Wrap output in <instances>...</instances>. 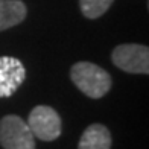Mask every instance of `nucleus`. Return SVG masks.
Returning <instances> with one entry per match:
<instances>
[{
  "instance_id": "obj_3",
  "label": "nucleus",
  "mask_w": 149,
  "mask_h": 149,
  "mask_svg": "<svg viewBox=\"0 0 149 149\" xmlns=\"http://www.w3.org/2000/svg\"><path fill=\"white\" fill-rule=\"evenodd\" d=\"M28 126L37 139L52 141L61 135V119L52 107L38 105L29 114Z\"/></svg>"
},
{
  "instance_id": "obj_2",
  "label": "nucleus",
  "mask_w": 149,
  "mask_h": 149,
  "mask_svg": "<svg viewBox=\"0 0 149 149\" xmlns=\"http://www.w3.org/2000/svg\"><path fill=\"white\" fill-rule=\"evenodd\" d=\"M0 145L3 149H35V140L22 117L5 116L0 120Z\"/></svg>"
},
{
  "instance_id": "obj_8",
  "label": "nucleus",
  "mask_w": 149,
  "mask_h": 149,
  "mask_svg": "<svg viewBox=\"0 0 149 149\" xmlns=\"http://www.w3.org/2000/svg\"><path fill=\"white\" fill-rule=\"evenodd\" d=\"M114 0H79V8L87 18H99Z\"/></svg>"
},
{
  "instance_id": "obj_6",
  "label": "nucleus",
  "mask_w": 149,
  "mask_h": 149,
  "mask_svg": "<svg viewBox=\"0 0 149 149\" xmlns=\"http://www.w3.org/2000/svg\"><path fill=\"white\" fill-rule=\"evenodd\" d=\"M111 148V134L107 126L100 123L90 125L84 134L81 135L78 149H110Z\"/></svg>"
},
{
  "instance_id": "obj_4",
  "label": "nucleus",
  "mask_w": 149,
  "mask_h": 149,
  "mask_svg": "<svg viewBox=\"0 0 149 149\" xmlns=\"http://www.w3.org/2000/svg\"><path fill=\"white\" fill-rule=\"evenodd\" d=\"M114 65L128 73H149V49L141 44H120L113 50Z\"/></svg>"
},
{
  "instance_id": "obj_1",
  "label": "nucleus",
  "mask_w": 149,
  "mask_h": 149,
  "mask_svg": "<svg viewBox=\"0 0 149 149\" xmlns=\"http://www.w3.org/2000/svg\"><path fill=\"white\" fill-rule=\"evenodd\" d=\"M70 78L73 84L91 99H99L105 96L111 88V78L102 67L93 63L81 61L76 63L70 70Z\"/></svg>"
},
{
  "instance_id": "obj_7",
  "label": "nucleus",
  "mask_w": 149,
  "mask_h": 149,
  "mask_svg": "<svg viewBox=\"0 0 149 149\" xmlns=\"http://www.w3.org/2000/svg\"><path fill=\"white\" fill-rule=\"evenodd\" d=\"M26 17V6L20 0H0V31L22 23Z\"/></svg>"
},
{
  "instance_id": "obj_5",
  "label": "nucleus",
  "mask_w": 149,
  "mask_h": 149,
  "mask_svg": "<svg viewBox=\"0 0 149 149\" xmlns=\"http://www.w3.org/2000/svg\"><path fill=\"white\" fill-rule=\"evenodd\" d=\"M24 78L26 70L22 61L14 56H0V97L12 96Z\"/></svg>"
}]
</instances>
